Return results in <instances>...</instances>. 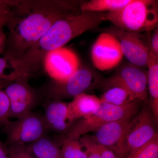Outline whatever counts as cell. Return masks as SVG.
<instances>
[{
  "instance_id": "21",
  "label": "cell",
  "mask_w": 158,
  "mask_h": 158,
  "mask_svg": "<svg viewBox=\"0 0 158 158\" xmlns=\"http://www.w3.org/2000/svg\"><path fill=\"white\" fill-rule=\"evenodd\" d=\"M61 150L63 158H88L79 139L64 138Z\"/></svg>"
},
{
  "instance_id": "11",
  "label": "cell",
  "mask_w": 158,
  "mask_h": 158,
  "mask_svg": "<svg viewBox=\"0 0 158 158\" xmlns=\"http://www.w3.org/2000/svg\"><path fill=\"white\" fill-rule=\"evenodd\" d=\"M49 76L57 81H64L80 68V61L72 50L63 47L48 52L43 60Z\"/></svg>"
},
{
  "instance_id": "14",
  "label": "cell",
  "mask_w": 158,
  "mask_h": 158,
  "mask_svg": "<svg viewBox=\"0 0 158 158\" xmlns=\"http://www.w3.org/2000/svg\"><path fill=\"white\" fill-rule=\"evenodd\" d=\"M132 118L112 122L103 126L92 137L99 144L112 151L120 158V146Z\"/></svg>"
},
{
  "instance_id": "28",
  "label": "cell",
  "mask_w": 158,
  "mask_h": 158,
  "mask_svg": "<svg viewBox=\"0 0 158 158\" xmlns=\"http://www.w3.org/2000/svg\"><path fill=\"white\" fill-rule=\"evenodd\" d=\"M7 44V38L2 28L0 27V54L4 52Z\"/></svg>"
},
{
  "instance_id": "7",
  "label": "cell",
  "mask_w": 158,
  "mask_h": 158,
  "mask_svg": "<svg viewBox=\"0 0 158 158\" xmlns=\"http://www.w3.org/2000/svg\"><path fill=\"white\" fill-rule=\"evenodd\" d=\"M102 81L96 72L87 67H80L64 81L52 82L48 89V95L56 100L74 98L100 85Z\"/></svg>"
},
{
  "instance_id": "1",
  "label": "cell",
  "mask_w": 158,
  "mask_h": 158,
  "mask_svg": "<svg viewBox=\"0 0 158 158\" xmlns=\"http://www.w3.org/2000/svg\"><path fill=\"white\" fill-rule=\"evenodd\" d=\"M83 1H20L7 25L9 34L5 58H21L60 19L82 12Z\"/></svg>"
},
{
  "instance_id": "24",
  "label": "cell",
  "mask_w": 158,
  "mask_h": 158,
  "mask_svg": "<svg viewBox=\"0 0 158 158\" xmlns=\"http://www.w3.org/2000/svg\"><path fill=\"white\" fill-rule=\"evenodd\" d=\"M11 81H0V124L4 126L9 123L10 101L9 98L2 89Z\"/></svg>"
},
{
  "instance_id": "8",
  "label": "cell",
  "mask_w": 158,
  "mask_h": 158,
  "mask_svg": "<svg viewBox=\"0 0 158 158\" xmlns=\"http://www.w3.org/2000/svg\"><path fill=\"white\" fill-rule=\"evenodd\" d=\"M113 35L119 43L123 56L129 63L138 67L147 66L150 52V36L123 31L116 26L104 30Z\"/></svg>"
},
{
  "instance_id": "5",
  "label": "cell",
  "mask_w": 158,
  "mask_h": 158,
  "mask_svg": "<svg viewBox=\"0 0 158 158\" xmlns=\"http://www.w3.org/2000/svg\"><path fill=\"white\" fill-rule=\"evenodd\" d=\"M156 122L150 108L145 107L131 119L120 146V158L139 149L157 135Z\"/></svg>"
},
{
  "instance_id": "29",
  "label": "cell",
  "mask_w": 158,
  "mask_h": 158,
  "mask_svg": "<svg viewBox=\"0 0 158 158\" xmlns=\"http://www.w3.org/2000/svg\"><path fill=\"white\" fill-rule=\"evenodd\" d=\"M0 158H9L8 148L0 140Z\"/></svg>"
},
{
  "instance_id": "3",
  "label": "cell",
  "mask_w": 158,
  "mask_h": 158,
  "mask_svg": "<svg viewBox=\"0 0 158 158\" xmlns=\"http://www.w3.org/2000/svg\"><path fill=\"white\" fill-rule=\"evenodd\" d=\"M104 19L127 32L149 33L157 28L158 1L132 0L120 10L106 12Z\"/></svg>"
},
{
  "instance_id": "27",
  "label": "cell",
  "mask_w": 158,
  "mask_h": 158,
  "mask_svg": "<svg viewBox=\"0 0 158 158\" xmlns=\"http://www.w3.org/2000/svg\"><path fill=\"white\" fill-rule=\"evenodd\" d=\"M150 48L154 55L158 57V30L157 28L154 30L152 36L150 37Z\"/></svg>"
},
{
  "instance_id": "30",
  "label": "cell",
  "mask_w": 158,
  "mask_h": 158,
  "mask_svg": "<svg viewBox=\"0 0 158 158\" xmlns=\"http://www.w3.org/2000/svg\"><path fill=\"white\" fill-rule=\"evenodd\" d=\"M9 158H15V157L12 154V153L9 150Z\"/></svg>"
},
{
  "instance_id": "12",
  "label": "cell",
  "mask_w": 158,
  "mask_h": 158,
  "mask_svg": "<svg viewBox=\"0 0 158 158\" xmlns=\"http://www.w3.org/2000/svg\"><path fill=\"white\" fill-rule=\"evenodd\" d=\"M91 59L95 68L101 71L110 70L121 62L123 54L118 40L110 33L100 34L92 47Z\"/></svg>"
},
{
  "instance_id": "18",
  "label": "cell",
  "mask_w": 158,
  "mask_h": 158,
  "mask_svg": "<svg viewBox=\"0 0 158 158\" xmlns=\"http://www.w3.org/2000/svg\"><path fill=\"white\" fill-rule=\"evenodd\" d=\"M99 99L101 102L117 106H124L138 100L131 92L120 86H114L106 89Z\"/></svg>"
},
{
  "instance_id": "20",
  "label": "cell",
  "mask_w": 158,
  "mask_h": 158,
  "mask_svg": "<svg viewBox=\"0 0 158 158\" xmlns=\"http://www.w3.org/2000/svg\"><path fill=\"white\" fill-rule=\"evenodd\" d=\"M132 0H91L83 1L82 11L105 12L118 11L129 4Z\"/></svg>"
},
{
  "instance_id": "4",
  "label": "cell",
  "mask_w": 158,
  "mask_h": 158,
  "mask_svg": "<svg viewBox=\"0 0 158 158\" xmlns=\"http://www.w3.org/2000/svg\"><path fill=\"white\" fill-rule=\"evenodd\" d=\"M140 101L138 100L121 106L101 102L93 113L75 123L65 138L78 139L87 133L95 132L109 123L132 118L138 113Z\"/></svg>"
},
{
  "instance_id": "23",
  "label": "cell",
  "mask_w": 158,
  "mask_h": 158,
  "mask_svg": "<svg viewBox=\"0 0 158 158\" xmlns=\"http://www.w3.org/2000/svg\"><path fill=\"white\" fill-rule=\"evenodd\" d=\"M20 1L0 0V27L7 26L15 15Z\"/></svg>"
},
{
  "instance_id": "26",
  "label": "cell",
  "mask_w": 158,
  "mask_h": 158,
  "mask_svg": "<svg viewBox=\"0 0 158 158\" xmlns=\"http://www.w3.org/2000/svg\"><path fill=\"white\" fill-rule=\"evenodd\" d=\"M8 148L15 158H36L27 150L25 146H13Z\"/></svg>"
},
{
  "instance_id": "19",
  "label": "cell",
  "mask_w": 158,
  "mask_h": 158,
  "mask_svg": "<svg viewBox=\"0 0 158 158\" xmlns=\"http://www.w3.org/2000/svg\"><path fill=\"white\" fill-rule=\"evenodd\" d=\"M79 141L88 158H119L112 151L98 143L92 136L84 135Z\"/></svg>"
},
{
  "instance_id": "6",
  "label": "cell",
  "mask_w": 158,
  "mask_h": 158,
  "mask_svg": "<svg viewBox=\"0 0 158 158\" xmlns=\"http://www.w3.org/2000/svg\"><path fill=\"white\" fill-rule=\"evenodd\" d=\"M4 126L8 147L31 144L45 136L48 130L43 116L32 112Z\"/></svg>"
},
{
  "instance_id": "9",
  "label": "cell",
  "mask_w": 158,
  "mask_h": 158,
  "mask_svg": "<svg viewBox=\"0 0 158 158\" xmlns=\"http://www.w3.org/2000/svg\"><path fill=\"white\" fill-rule=\"evenodd\" d=\"M100 84L106 89L114 86L123 87L140 101H145L147 98L148 73L141 67L129 62L122 65Z\"/></svg>"
},
{
  "instance_id": "17",
  "label": "cell",
  "mask_w": 158,
  "mask_h": 158,
  "mask_svg": "<svg viewBox=\"0 0 158 158\" xmlns=\"http://www.w3.org/2000/svg\"><path fill=\"white\" fill-rule=\"evenodd\" d=\"M25 146L36 158H63L60 146L45 135Z\"/></svg>"
},
{
  "instance_id": "25",
  "label": "cell",
  "mask_w": 158,
  "mask_h": 158,
  "mask_svg": "<svg viewBox=\"0 0 158 158\" xmlns=\"http://www.w3.org/2000/svg\"><path fill=\"white\" fill-rule=\"evenodd\" d=\"M8 60L5 57H0V81H12L19 78L13 72L9 75L5 73V69L8 67Z\"/></svg>"
},
{
  "instance_id": "16",
  "label": "cell",
  "mask_w": 158,
  "mask_h": 158,
  "mask_svg": "<svg viewBox=\"0 0 158 158\" xmlns=\"http://www.w3.org/2000/svg\"><path fill=\"white\" fill-rule=\"evenodd\" d=\"M101 103L99 98L95 95L83 93L75 97L68 106L71 115L76 120L93 113Z\"/></svg>"
},
{
  "instance_id": "22",
  "label": "cell",
  "mask_w": 158,
  "mask_h": 158,
  "mask_svg": "<svg viewBox=\"0 0 158 158\" xmlns=\"http://www.w3.org/2000/svg\"><path fill=\"white\" fill-rule=\"evenodd\" d=\"M124 158H158V135L147 144L130 153Z\"/></svg>"
},
{
  "instance_id": "15",
  "label": "cell",
  "mask_w": 158,
  "mask_h": 158,
  "mask_svg": "<svg viewBox=\"0 0 158 158\" xmlns=\"http://www.w3.org/2000/svg\"><path fill=\"white\" fill-rule=\"evenodd\" d=\"M148 85L150 94V106L156 123L158 120V57L150 48L148 59Z\"/></svg>"
},
{
  "instance_id": "10",
  "label": "cell",
  "mask_w": 158,
  "mask_h": 158,
  "mask_svg": "<svg viewBox=\"0 0 158 158\" xmlns=\"http://www.w3.org/2000/svg\"><path fill=\"white\" fill-rule=\"evenodd\" d=\"M28 77L11 81L4 91L10 101L9 118H19L31 113L36 106L37 96L28 82Z\"/></svg>"
},
{
  "instance_id": "2",
  "label": "cell",
  "mask_w": 158,
  "mask_h": 158,
  "mask_svg": "<svg viewBox=\"0 0 158 158\" xmlns=\"http://www.w3.org/2000/svg\"><path fill=\"white\" fill-rule=\"evenodd\" d=\"M104 12L82 11L58 20L20 59L8 61L13 72L18 77H29L39 68L48 52L96 27L104 21Z\"/></svg>"
},
{
  "instance_id": "13",
  "label": "cell",
  "mask_w": 158,
  "mask_h": 158,
  "mask_svg": "<svg viewBox=\"0 0 158 158\" xmlns=\"http://www.w3.org/2000/svg\"><path fill=\"white\" fill-rule=\"evenodd\" d=\"M43 117L48 129L60 134H67L76 121L68 103L56 100L46 105Z\"/></svg>"
}]
</instances>
